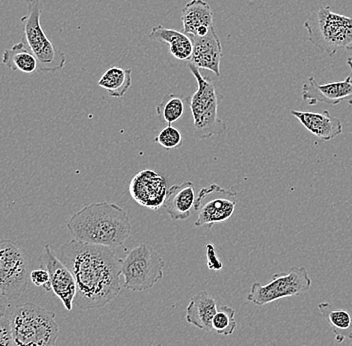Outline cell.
Masks as SVG:
<instances>
[{
  "instance_id": "obj_1",
  "label": "cell",
  "mask_w": 352,
  "mask_h": 346,
  "mask_svg": "<svg viewBox=\"0 0 352 346\" xmlns=\"http://www.w3.org/2000/svg\"><path fill=\"white\" fill-rule=\"evenodd\" d=\"M55 253L74 275L77 310L103 307L120 295L122 259L111 248L72 239Z\"/></svg>"
},
{
  "instance_id": "obj_2",
  "label": "cell",
  "mask_w": 352,
  "mask_h": 346,
  "mask_svg": "<svg viewBox=\"0 0 352 346\" xmlns=\"http://www.w3.org/2000/svg\"><path fill=\"white\" fill-rule=\"evenodd\" d=\"M74 239L94 246L120 248L132 233L129 213L109 202L85 206L68 220Z\"/></svg>"
},
{
  "instance_id": "obj_3",
  "label": "cell",
  "mask_w": 352,
  "mask_h": 346,
  "mask_svg": "<svg viewBox=\"0 0 352 346\" xmlns=\"http://www.w3.org/2000/svg\"><path fill=\"white\" fill-rule=\"evenodd\" d=\"M10 321L14 346H56L59 327L54 312L21 303L11 310Z\"/></svg>"
},
{
  "instance_id": "obj_4",
  "label": "cell",
  "mask_w": 352,
  "mask_h": 346,
  "mask_svg": "<svg viewBox=\"0 0 352 346\" xmlns=\"http://www.w3.org/2000/svg\"><path fill=\"white\" fill-rule=\"evenodd\" d=\"M188 68L197 83V91L188 101L193 118V136L200 141L223 134L228 127L219 116V103L223 96L217 92L210 79L202 76L199 68L191 63H188Z\"/></svg>"
},
{
  "instance_id": "obj_5",
  "label": "cell",
  "mask_w": 352,
  "mask_h": 346,
  "mask_svg": "<svg viewBox=\"0 0 352 346\" xmlns=\"http://www.w3.org/2000/svg\"><path fill=\"white\" fill-rule=\"evenodd\" d=\"M305 28L308 41L329 56L338 50H352V17L332 12L329 6L310 13Z\"/></svg>"
},
{
  "instance_id": "obj_6",
  "label": "cell",
  "mask_w": 352,
  "mask_h": 346,
  "mask_svg": "<svg viewBox=\"0 0 352 346\" xmlns=\"http://www.w3.org/2000/svg\"><path fill=\"white\" fill-rule=\"evenodd\" d=\"M28 11L21 17L22 39L38 63L37 72H54L63 69L66 55L46 36L41 19L43 4L39 0H25Z\"/></svg>"
},
{
  "instance_id": "obj_7",
  "label": "cell",
  "mask_w": 352,
  "mask_h": 346,
  "mask_svg": "<svg viewBox=\"0 0 352 346\" xmlns=\"http://www.w3.org/2000/svg\"><path fill=\"white\" fill-rule=\"evenodd\" d=\"M165 262L153 246L140 244L129 251L121 263L120 274L126 290L134 292L151 290L164 277Z\"/></svg>"
},
{
  "instance_id": "obj_8",
  "label": "cell",
  "mask_w": 352,
  "mask_h": 346,
  "mask_svg": "<svg viewBox=\"0 0 352 346\" xmlns=\"http://www.w3.org/2000/svg\"><path fill=\"white\" fill-rule=\"evenodd\" d=\"M312 281L307 268L294 266L288 272L276 273L266 284L254 282L248 295V301L258 306L274 303L285 297L298 296L308 292Z\"/></svg>"
},
{
  "instance_id": "obj_9",
  "label": "cell",
  "mask_w": 352,
  "mask_h": 346,
  "mask_svg": "<svg viewBox=\"0 0 352 346\" xmlns=\"http://www.w3.org/2000/svg\"><path fill=\"white\" fill-rule=\"evenodd\" d=\"M237 204V193L213 184L202 188L195 199V210L197 219L195 226L208 228L214 224L228 221L234 213Z\"/></svg>"
},
{
  "instance_id": "obj_10",
  "label": "cell",
  "mask_w": 352,
  "mask_h": 346,
  "mask_svg": "<svg viewBox=\"0 0 352 346\" xmlns=\"http://www.w3.org/2000/svg\"><path fill=\"white\" fill-rule=\"evenodd\" d=\"M30 266L25 255L11 240L0 241V292L10 301L21 296L28 288Z\"/></svg>"
},
{
  "instance_id": "obj_11",
  "label": "cell",
  "mask_w": 352,
  "mask_h": 346,
  "mask_svg": "<svg viewBox=\"0 0 352 346\" xmlns=\"http://www.w3.org/2000/svg\"><path fill=\"white\" fill-rule=\"evenodd\" d=\"M41 259L50 273L52 292L60 299L65 310L72 312L76 295V283L74 275L57 257L56 253L52 250L50 244L44 246Z\"/></svg>"
},
{
  "instance_id": "obj_12",
  "label": "cell",
  "mask_w": 352,
  "mask_h": 346,
  "mask_svg": "<svg viewBox=\"0 0 352 346\" xmlns=\"http://www.w3.org/2000/svg\"><path fill=\"white\" fill-rule=\"evenodd\" d=\"M129 193L140 206L151 210H158L164 206L166 199V180L155 171L145 169L132 178Z\"/></svg>"
},
{
  "instance_id": "obj_13",
  "label": "cell",
  "mask_w": 352,
  "mask_h": 346,
  "mask_svg": "<svg viewBox=\"0 0 352 346\" xmlns=\"http://www.w3.org/2000/svg\"><path fill=\"white\" fill-rule=\"evenodd\" d=\"M301 98L308 105H316L318 103L338 105L342 101H347L352 105L351 76L345 80L327 85H319L314 76L309 77L307 83H303Z\"/></svg>"
},
{
  "instance_id": "obj_14",
  "label": "cell",
  "mask_w": 352,
  "mask_h": 346,
  "mask_svg": "<svg viewBox=\"0 0 352 346\" xmlns=\"http://www.w3.org/2000/svg\"><path fill=\"white\" fill-rule=\"evenodd\" d=\"M192 41V55L189 63L213 72L217 77H220V61L222 58V46L219 35L214 28L209 30L206 36H193L188 35Z\"/></svg>"
},
{
  "instance_id": "obj_15",
  "label": "cell",
  "mask_w": 352,
  "mask_h": 346,
  "mask_svg": "<svg viewBox=\"0 0 352 346\" xmlns=\"http://www.w3.org/2000/svg\"><path fill=\"white\" fill-rule=\"evenodd\" d=\"M292 114L319 140L329 141L342 133L343 127L340 119L332 116L329 110H324L320 113L292 110Z\"/></svg>"
},
{
  "instance_id": "obj_16",
  "label": "cell",
  "mask_w": 352,
  "mask_h": 346,
  "mask_svg": "<svg viewBox=\"0 0 352 346\" xmlns=\"http://www.w3.org/2000/svg\"><path fill=\"white\" fill-rule=\"evenodd\" d=\"M184 33L193 36H206L213 26V11L204 0H191L182 10Z\"/></svg>"
},
{
  "instance_id": "obj_17",
  "label": "cell",
  "mask_w": 352,
  "mask_h": 346,
  "mask_svg": "<svg viewBox=\"0 0 352 346\" xmlns=\"http://www.w3.org/2000/svg\"><path fill=\"white\" fill-rule=\"evenodd\" d=\"M195 199L192 182H186L173 185L167 191L164 206L173 221L186 220L191 217V209L195 208Z\"/></svg>"
},
{
  "instance_id": "obj_18",
  "label": "cell",
  "mask_w": 352,
  "mask_h": 346,
  "mask_svg": "<svg viewBox=\"0 0 352 346\" xmlns=\"http://www.w3.org/2000/svg\"><path fill=\"white\" fill-rule=\"evenodd\" d=\"M217 312V301L212 295L208 292H200L190 299L187 306L186 321L204 332H210Z\"/></svg>"
},
{
  "instance_id": "obj_19",
  "label": "cell",
  "mask_w": 352,
  "mask_h": 346,
  "mask_svg": "<svg viewBox=\"0 0 352 346\" xmlns=\"http://www.w3.org/2000/svg\"><path fill=\"white\" fill-rule=\"evenodd\" d=\"M149 39L169 44V52L178 61H189L192 55V41L188 35L175 30L156 25L149 33Z\"/></svg>"
},
{
  "instance_id": "obj_20",
  "label": "cell",
  "mask_w": 352,
  "mask_h": 346,
  "mask_svg": "<svg viewBox=\"0 0 352 346\" xmlns=\"http://www.w3.org/2000/svg\"><path fill=\"white\" fill-rule=\"evenodd\" d=\"M2 63L13 72H21L23 74H30L38 70L36 57L22 41L15 43L12 47L4 50Z\"/></svg>"
},
{
  "instance_id": "obj_21",
  "label": "cell",
  "mask_w": 352,
  "mask_h": 346,
  "mask_svg": "<svg viewBox=\"0 0 352 346\" xmlns=\"http://www.w3.org/2000/svg\"><path fill=\"white\" fill-rule=\"evenodd\" d=\"M318 310L323 318L329 323L336 336V343L340 345L345 338L352 339V317L349 312L334 308L327 301L319 303Z\"/></svg>"
},
{
  "instance_id": "obj_22",
  "label": "cell",
  "mask_w": 352,
  "mask_h": 346,
  "mask_svg": "<svg viewBox=\"0 0 352 346\" xmlns=\"http://www.w3.org/2000/svg\"><path fill=\"white\" fill-rule=\"evenodd\" d=\"M98 85L107 90L111 98H123L132 85V69L112 66L101 76Z\"/></svg>"
},
{
  "instance_id": "obj_23",
  "label": "cell",
  "mask_w": 352,
  "mask_h": 346,
  "mask_svg": "<svg viewBox=\"0 0 352 346\" xmlns=\"http://www.w3.org/2000/svg\"><path fill=\"white\" fill-rule=\"evenodd\" d=\"M188 100V98H182L175 94L165 96L156 107V113L158 116H162L168 125H173L184 116L186 101Z\"/></svg>"
},
{
  "instance_id": "obj_24",
  "label": "cell",
  "mask_w": 352,
  "mask_h": 346,
  "mask_svg": "<svg viewBox=\"0 0 352 346\" xmlns=\"http://www.w3.org/2000/svg\"><path fill=\"white\" fill-rule=\"evenodd\" d=\"M235 310L228 305H222L217 310L212 319L213 330L222 336H231L236 328Z\"/></svg>"
},
{
  "instance_id": "obj_25",
  "label": "cell",
  "mask_w": 352,
  "mask_h": 346,
  "mask_svg": "<svg viewBox=\"0 0 352 346\" xmlns=\"http://www.w3.org/2000/svg\"><path fill=\"white\" fill-rule=\"evenodd\" d=\"M154 141L162 145L166 151L177 149L184 145V138L182 132L173 125H168L157 134Z\"/></svg>"
},
{
  "instance_id": "obj_26",
  "label": "cell",
  "mask_w": 352,
  "mask_h": 346,
  "mask_svg": "<svg viewBox=\"0 0 352 346\" xmlns=\"http://www.w3.org/2000/svg\"><path fill=\"white\" fill-rule=\"evenodd\" d=\"M30 281L37 288H43L46 292H52L50 286V277L46 268H36L30 274Z\"/></svg>"
},
{
  "instance_id": "obj_27",
  "label": "cell",
  "mask_w": 352,
  "mask_h": 346,
  "mask_svg": "<svg viewBox=\"0 0 352 346\" xmlns=\"http://www.w3.org/2000/svg\"><path fill=\"white\" fill-rule=\"evenodd\" d=\"M0 346H14L10 317L4 316L0 318Z\"/></svg>"
},
{
  "instance_id": "obj_28",
  "label": "cell",
  "mask_w": 352,
  "mask_h": 346,
  "mask_svg": "<svg viewBox=\"0 0 352 346\" xmlns=\"http://www.w3.org/2000/svg\"><path fill=\"white\" fill-rule=\"evenodd\" d=\"M206 260H208V268L210 270L219 271L223 268V264L220 261L219 255H217V249L213 244H208L206 246Z\"/></svg>"
},
{
  "instance_id": "obj_29",
  "label": "cell",
  "mask_w": 352,
  "mask_h": 346,
  "mask_svg": "<svg viewBox=\"0 0 352 346\" xmlns=\"http://www.w3.org/2000/svg\"><path fill=\"white\" fill-rule=\"evenodd\" d=\"M10 299L6 296L1 292H0V318L6 316L8 308H10Z\"/></svg>"
},
{
  "instance_id": "obj_30",
  "label": "cell",
  "mask_w": 352,
  "mask_h": 346,
  "mask_svg": "<svg viewBox=\"0 0 352 346\" xmlns=\"http://www.w3.org/2000/svg\"><path fill=\"white\" fill-rule=\"evenodd\" d=\"M347 65L351 67L352 74V57H349V58L347 59Z\"/></svg>"
},
{
  "instance_id": "obj_31",
  "label": "cell",
  "mask_w": 352,
  "mask_h": 346,
  "mask_svg": "<svg viewBox=\"0 0 352 346\" xmlns=\"http://www.w3.org/2000/svg\"><path fill=\"white\" fill-rule=\"evenodd\" d=\"M351 340H352V339H351ZM349 346H352V341H351V345H349Z\"/></svg>"
}]
</instances>
